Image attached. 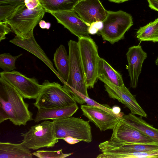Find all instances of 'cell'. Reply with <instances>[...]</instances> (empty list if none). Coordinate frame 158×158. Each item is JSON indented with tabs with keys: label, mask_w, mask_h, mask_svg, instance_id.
Listing matches in <instances>:
<instances>
[{
	"label": "cell",
	"mask_w": 158,
	"mask_h": 158,
	"mask_svg": "<svg viewBox=\"0 0 158 158\" xmlns=\"http://www.w3.org/2000/svg\"><path fill=\"white\" fill-rule=\"evenodd\" d=\"M78 108L77 104H74L61 108L38 109L34 121L38 123L42 120L72 117Z\"/></svg>",
	"instance_id": "cell-17"
},
{
	"label": "cell",
	"mask_w": 158,
	"mask_h": 158,
	"mask_svg": "<svg viewBox=\"0 0 158 158\" xmlns=\"http://www.w3.org/2000/svg\"><path fill=\"white\" fill-rule=\"evenodd\" d=\"M155 63L156 65L158 66V57L155 61Z\"/></svg>",
	"instance_id": "cell-35"
},
{
	"label": "cell",
	"mask_w": 158,
	"mask_h": 158,
	"mask_svg": "<svg viewBox=\"0 0 158 158\" xmlns=\"http://www.w3.org/2000/svg\"><path fill=\"white\" fill-rule=\"evenodd\" d=\"M51 14L57 22L77 37H90L89 31L90 25L84 22L73 10L52 12Z\"/></svg>",
	"instance_id": "cell-11"
},
{
	"label": "cell",
	"mask_w": 158,
	"mask_h": 158,
	"mask_svg": "<svg viewBox=\"0 0 158 158\" xmlns=\"http://www.w3.org/2000/svg\"><path fill=\"white\" fill-rule=\"evenodd\" d=\"M0 76L15 88L24 98L35 99L40 91L42 85L34 77L28 78L15 70L1 72Z\"/></svg>",
	"instance_id": "cell-9"
},
{
	"label": "cell",
	"mask_w": 158,
	"mask_h": 158,
	"mask_svg": "<svg viewBox=\"0 0 158 158\" xmlns=\"http://www.w3.org/2000/svg\"><path fill=\"white\" fill-rule=\"evenodd\" d=\"M12 30L5 21H0V41L6 38V35L9 34Z\"/></svg>",
	"instance_id": "cell-27"
},
{
	"label": "cell",
	"mask_w": 158,
	"mask_h": 158,
	"mask_svg": "<svg viewBox=\"0 0 158 158\" xmlns=\"http://www.w3.org/2000/svg\"><path fill=\"white\" fill-rule=\"evenodd\" d=\"M40 27L42 29H49L50 27L51 24L50 23L46 22L44 20H41L39 22Z\"/></svg>",
	"instance_id": "cell-32"
},
{
	"label": "cell",
	"mask_w": 158,
	"mask_h": 158,
	"mask_svg": "<svg viewBox=\"0 0 158 158\" xmlns=\"http://www.w3.org/2000/svg\"><path fill=\"white\" fill-rule=\"evenodd\" d=\"M114 113L115 114L117 115L120 117H121L123 115V114H121L120 112L121 109L120 108L117 106H114L112 108Z\"/></svg>",
	"instance_id": "cell-33"
},
{
	"label": "cell",
	"mask_w": 158,
	"mask_h": 158,
	"mask_svg": "<svg viewBox=\"0 0 158 158\" xmlns=\"http://www.w3.org/2000/svg\"><path fill=\"white\" fill-rule=\"evenodd\" d=\"M33 155L21 143L0 142V158H31Z\"/></svg>",
	"instance_id": "cell-19"
},
{
	"label": "cell",
	"mask_w": 158,
	"mask_h": 158,
	"mask_svg": "<svg viewBox=\"0 0 158 158\" xmlns=\"http://www.w3.org/2000/svg\"><path fill=\"white\" fill-rule=\"evenodd\" d=\"M22 54L13 56L9 53H4L0 55V67L5 72L14 71L16 69L15 62L22 56Z\"/></svg>",
	"instance_id": "cell-24"
},
{
	"label": "cell",
	"mask_w": 158,
	"mask_h": 158,
	"mask_svg": "<svg viewBox=\"0 0 158 158\" xmlns=\"http://www.w3.org/2000/svg\"><path fill=\"white\" fill-rule=\"evenodd\" d=\"M120 119L151 138L155 142H158V129L147 123L141 117H137L131 113L127 115L123 114Z\"/></svg>",
	"instance_id": "cell-18"
},
{
	"label": "cell",
	"mask_w": 158,
	"mask_h": 158,
	"mask_svg": "<svg viewBox=\"0 0 158 158\" xmlns=\"http://www.w3.org/2000/svg\"><path fill=\"white\" fill-rule=\"evenodd\" d=\"M78 43L88 89L94 88L98 78L97 67L100 57L98 47L91 37L79 38Z\"/></svg>",
	"instance_id": "cell-8"
},
{
	"label": "cell",
	"mask_w": 158,
	"mask_h": 158,
	"mask_svg": "<svg viewBox=\"0 0 158 158\" xmlns=\"http://www.w3.org/2000/svg\"><path fill=\"white\" fill-rule=\"evenodd\" d=\"M81 108L83 115L101 131L113 129L120 119L102 109L87 104L82 105Z\"/></svg>",
	"instance_id": "cell-14"
},
{
	"label": "cell",
	"mask_w": 158,
	"mask_h": 158,
	"mask_svg": "<svg viewBox=\"0 0 158 158\" xmlns=\"http://www.w3.org/2000/svg\"><path fill=\"white\" fill-rule=\"evenodd\" d=\"M10 42L31 53L44 62L53 71L62 82V80L54 68L52 62L36 42L33 34L27 39L21 38L16 35Z\"/></svg>",
	"instance_id": "cell-16"
},
{
	"label": "cell",
	"mask_w": 158,
	"mask_h": 158,
	"mask_svg": "<svg viewBox=\"0 0 158 158\" xmlns=\"http://www.w3.org/2000/svg\"><path fill=\"white\" fill-rule=\"evenodd\" d=\"M70 90L77 94L85 102V103L89 105L96 107L102 109L117 118H120L119 116L114 114L111 108L108 105L106 104H101L87 97L80 92L70 88Z\"/></svg>",
	"instance_id": "cell-25"
},
{
	"label": "cell",
	"mask_w": 158,
	"mask_h": 158,
	"mask_svg": "<svg viewBox=\"0 0 158 158\" xmlns=\"http://www.w3.org/2000/svg\"><path fill=\"white\" fill-rule=\"evenodd\" d=\"M47 12L50 13L73 10L77 0H39Z\"/></svg>",
	"instance_id": "cell-22"
},
{
	"label": "cell",
	"mask_w": 158,
	"mask_h": 158,
	"mask_svg": "<svg viewBox=\"0 0 158 158\" xmlns=\"http://www.w3.org/2000/svg\"><path fill=\"white\" fill-rule=\"evenodd\" d=\"M73 10L84 22L90 25L97 22H102L107 13L99 0L79 1Z\"/></svg>",
	"instance_id": "cell-12"
},
{
	"label": "cell",
	"mask_w": 158,
	"mask_h": 158,
	"mask_svg": "<svg viewBox=\"0 0 158 158\" xmlns=\"http://www.w3.org/2000/svg\"><path fill=\"white\" fill-rule=\"evenodd\" d=\"M129 76L130 79V85L133 88L137 87L139 76L141 73L144 60L147 54L139 45L130 47L126 53Z\"/></svg>",
	"instance_id": "cell-15"
},
{
	"label": "cell",
	"mask_w": 158,
	"mask_h": 158,
	"mask_svg": "<svg viewBox=\"0 0 158 158\" xmlns=\"http://www.w3.org/2000/svg\"><path fill=\"white\" fill-rule=\"evenodd\" d=\"M35 156L40 158H64L72 155L71 153L64 154L62 149L56 151L38 150L32 153Z\"/></svg>",
	"instance_id": "cell-26"
},
{
	"label": "cell",
	"mask_w": 158,
	"mask_h": 158,
	"mask_svg": "<svg viewBox=\"0 0 158 158\" xmlns=\"http://www.w3.org/2000/svg\"><path fill=\"white\" fill-rule=\"evenodd\" d=\"M68 45L69 73L67 80L63 86L89 97L78 42L70 40L68 42Z\"/></svg>",
	"instance_id": "cell-6"
},
{
	"label": "cell",
	"mask_w": 158,
	"mask_h": 158,
	"mask_svg": "<svg viewBox=\"0 0 158 158\" xmlns=\"http://www.w3.org/2000/svg\"><path fill=\"white\" fill-rule=\"evenodd\" d=\"M108 1L117 3L123 2L129 0H108Z\"/></svg>",
	"instance_id": "cell-34"
},
{
	"label": "cell",
	"mask_w": 158,
	"mask_h": 158,
	"mask_svg": "<svg viewBox=\"0 0 158 158\" xmlns=\"http://www.w3.org/2000/svg\"><path fill=\"white\" fill-rule=\"evenodd\" d=\"M104 84L105 90L109 97L124 105L128 108L131 114L147 118V115L137 102L135 96L133 95L125 85L117 86L104 78L99 79Z\"/></svg>",
	"instance_id": "cell-10"
},
{
	"label": "cell",
	"mask_w": 158,
	"mask_h": 158,
	"mask_svg": "<svg viewBox=\"0 0 158 158\" xmlns=\"http://www.w3.org/2000/svg\"><path fill=\"white\" fill-rule=\"evenodd\" d=\"M33 103L38 109L61 108L76 104L70 93L58 82L45 80Z\"/></svg>",
	"instance_id": "cell-2"
},
{
	"label": "cell",
	"mask_w": 158,
	"mask_h": 158,
	"mask_svg": "<svg viewBox=\"0 0 158 158\" xmlns=\"http://www.w3.org/2000/svg\"><path fill=\"white\" fill-rule=\"evenodd\" d=\"M53 62L63 84L68 79L69 70V55L64 46L61 44L54 54Z\"/></svg>",
	"instance_id": "cell-21"
},
{
	"label": "cell",
	"mask_w": 158,
	"mask_h": 158,
	"mask_svg": "<svg viewBox=\"0 0 158 158\" xmlns=\"http://www.w3.org/2000/svg\"><path fill=\"white\" fill-rule=\"evenodd\" d=\"M78 1H82V0H77Z\"/></svg>",
	"instance_id": "cell-36"
},
{
	"label": "cell",
	"mask_w": 158,
	"mask_h": 158,
	"mask_svg": "<svg viewBox=\"0 0 158 158\" xmlns=\"http://www.w3.org/2000/svg\"><path fill=\"white\" fill-rule=\"evenodd\" d=\"M113 130L111 137L109 140L110 141L136 143L156 142L134 127L123 121L120 118Z\"/></svg>",
	"instance_id": "cell-13"
},
{
	"label": "cell",
	"mask_w": 158,
	"mask_h": 158,
	"mask_svg": "<svg viewBox=\"0 0 158 158\" xmlns=\"http://www.w3.org/2000/svg\"><path fill=\"white\" fill-rule=\"evenodd\" d=\"M136 37L140 41L158 42V18L140 27L136 32Z\"/></svg>",
	"instance_id": "cell-23"
},
{
	"label": "cell",
	"mask_w": 158,
	"mask_h": 158,
	"mask_svg": "<svg viewBox=\"0 0 158 158\" xmlns=\"http://www.w3.org/2000/svg\"><path fill=\"white\" fill-rule=\"evenodd\" d=\"M26 7L28 9L32 10L40 4L39 0H25Z\"/></svg>",
	"instance_id": "cell-29"
},
{
	"label": "cell",
	"mask_w": 158,
	"mask_h": 158,
	"mask_svg": "<svg viewBox=\"0 0 158 158\" xmlns=\"http://www.w3.org/2000/svg\"><path fill=\"white\" fill-rule=\"evenodd\" d=\"M25 0H0V5H15L24 2Z\"/></svg>",
	"instance_id": "cell-30"
},
{
	"label": "cell",
	"mask_w": 158,
	"mask_h": 158,
	"mask_svg": "<svg viewBox=\"0 0 158 158\" xmlns=\"http://www.w3.org/2000/svg\"><path fill=\"white\" fill-rule=\"evenodd\" d=\"M21 135L23 137L21 144L29 150L52 148L58 142L59 139L54 133L52 121H44L32 126L28 131Z\"/></svg>",
	"instance_id": "cell-7"
},
{
	"label": "cell",
	"mask_w": 158,
	"mask_h": 158,
	"mask_svg": "<svg viewBox=\"0 0 158 158\" xmlns=\"http://www.w3.org/2000/svg\"><path fill=\"white\" fill-rule=\"evenodd\" d=\"M102 27V22H97L90 25L89 29V33L90 34L97 33Z\"/></svg>",
	"instance_id": "cell-28"
},
{
	"label": "cell",
	"mask_w": 158,
	"mask_h": 158,
	"mask_svg": "<svg viewBox=\"0 0 158 158\" xmlns=\"http://www.w3.org/2000/svg\"><path fill=\"white\" fill-rule=\"evenodd\" d=\"M22 95L13 86L0 77V123L9 119L15 126L25 125L33 120Z\"/></svg>",
	"instance_id": "cell-1"
},
{
	"label": "cell",
	"mask_w": 158,
	"mask_h": 158,
	"mask_svg": "<svg viewBox=\"0 0 158 158\" xmlns=\"http://www.w3.org/2000/svg\"><path fill=\"white\" fill-rule=\"evenodd\" d=\"M97 75L98 79L101 78L106 79L119 86L124 85L121 74L105 60L100 57L98 64Z\"/></svg>",
	"instance_id": "cell-20"
},
{
	"label": "cell",
	"mask_w": 158,
	"mask_h": 158,
	"mask_svg": "<svg viewBox=\"0 0 158 158\" xmlns=\"http://www.w3.org/2000/svg\"><path fill=\"white\" fill-rule=\"evenodd\" d=\"M68 143L73 144H74L79 142L82 141V140L78 139L71 137H67L63 139Z\"/></svg>",
	"instance_id": "cell-31"
},
{
	"label": "cell",
	"mask_w": 158,
	"mask_h": 158,
	"mask_svg": "<svg viewBox=\"0 0 158 158\" xmlns=\"http://www.w3.org/2000/svg\"><path fill=\"white\" fill-rule=\"evenodd\" d=\"M46 12L40 4L32 10L28 9L25 6L17 11L5 21L16 35L27 39L33 34L34 29Z\"/></svg>",
	"instance_id": "cell-3"
},
{
	"label": "cell",
	"mask_w": 158,
	"mask_h": 158,
	"mask_svg": "<svg viewBox=\"0 0 158 158\" xmlns=\"http://www.w3.org/2000/svg\"><path fill=\"white\" fill-rule=\"evenodd\" d=\"M52 120L57 138L63 139L66 137H71L87 143L92 141L91 129L89 121L72 117Z\"/></svg>",
	"instance_id": "cell-5"
},
{
	"label": "cell",
	"mask_w": 158,
	"mask_h": 158,
	"mask_svg": "<svg viewBox=\"0 0 158 158\" xmlns=\"http://www.w3.org/2000/svg\"><path fill=\"white\" fill-rule=\"evenodd\" d=\"M102 22V27L98 32L104 40L112 44L124 39L125 33L133 24L131 15L122 10L107 11Z\"/></svg>",
	"instance_id": "cell-4"
}]
</instances>
